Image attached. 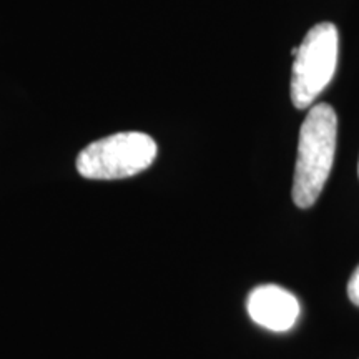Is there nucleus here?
I'll list each match as a JSON object with an SVG mask.
<instances>
[{
	"label": "nucleus",
	"instance_id": "1",
	"mask_svg": "<svg viewBox=\"0 0 359 359\" xmlns=\"http://www.w3.org/2000/svg\"><path fill=\"white\" fill-rule=\"evenodd\" d=\"M338 118L327 103L311 107L299 128L296 156L293 201L299 208H309L320 198L333 168Z\"/></svg>",
	"mask_w": 359,
	"mask_h": 359
},
{
	"label": "nucleus",
	"instance_id": "2",
	"mask_svg": "<svg viewBox=\"0 0 359 359\" xmlns=\"http://www.w3.org/2000/svg\"><path fill=\"white\" fill-rule=\"evenodd\" d=\"M158 147L150 135L122 132L90 143L79 154L77 170L88 180H120L150 167Z\"/></svg>",
	"mask_w": 359,
	"mask_h": 359
},
{
	"label": "nucleus",
	"instance_id": "3",
	"mask_svg": "<svg viewBox=\"0 0 359 359\" xmlns=\"http://www.w3.org/2000/svg\"><path fill=\"white\" fill-rule=\"evenodd\" d=\"M339 35L330 22L316 24L304 35L299 47L293 48V74H291V100L303 110L316 100L333 79L338 65Z\"/></svg>",
	"mask_w": 359,
	"mask_h": 359
},
{
	"label": "nucleus",
	"instance_id": "4",
	"mask_svg": "<svg viewBox=\"0 0 359 359\" xmlns=\"http://www.w3.org/2000/svg\"><path fill=\"white\" fill-rule=\"evenodd\" d=\"M250 318L275 333H285L299 318V302L293 293L278 285H263L251 291L246 302Z\"/></svg>",
	"mask_w": 359,
	"mask_h": 359
},
{
	"label": "nucleus",
	"instance_id": "5",
	"mask_svg": "<svg viewBox=\"0 0 359 359\" xmlns=\"http://www.w3.org/2000/svg\"><path fill=\"white\" fill-rule=\"evenodd\" d=\"M348 296L356 306H359V264L348 281Z\"/></svg>",
	"mask_w": 359,
	"mask_h": 359
},
{
	"label": "nucleus",
	"instance_id": "6",
	"mask_svg": "<svg viewBox=\"0 0 359 359\" xmlns=\"http://www.w3.org/2000/svg\"><path fill=\"white\" fill-rule=\"evenodd\" d=\"M358 172H359V167H358Z\"/></svg>",
	"mask_w": 359,
	"mask_h": 359
}]
</instances>
